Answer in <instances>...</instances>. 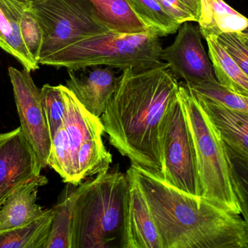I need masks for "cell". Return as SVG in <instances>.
I'll use <instances>...</instances> for the list:
<instances>
[{"label":"cell","instance_id":"obj_1","mask_svg":"<svg viewBox=\"0 0 248 248\" xmlns=\"http://www.w3.org/2000/svg\"><path fill=\"white\" fill-rule=\"evenodd\" d=\"M179 87L166 63L122 71L100 119L110 144L132 164L163 173L162 125Z\"/></svg>","mask_w":248,"mask_h":248},{"label":"cell","instance_id":"obj_2","mask_svg":"<svg viewBox=\"0 0 248 248\" xmlns=\"http://www.w3.org/2000/svg\"><path fill=\"white\" fill-rule=\"evenodd\" d=\"M127 173L147 199L163 248H248V227L240 214L186 193L137 165L131 163Z\"/></svg>","mask_w":248,"mask_h":248},{"label":"cell","instance_id":"obj_3","mask_svg":"<svg viewBox=\"0 0 248 248\" xmlns=\"http://www.w3.org/2000/svg\"><path fill=\"white\" fill-rule=\"evenodd\" d=\"M71 248H126L129 178L105 172L78 185Z\"/></svg>","mask_w":248,"mask_h":248},{"label":"cell","instance_id":"obj_4","mask_svg":"<svg viewBox=\"0 0 248 248\" xmlns=\"http://www.w3.org/2000/svg\"><path fill=\"white\" fill-rule=\"evenodd\" d=\"M159 36L149 30L144 33H120L108 31L90 36L58 51L39 61L61 68L108 66L118 69H146L162 63Z\"/></svg>","mask_w":248,"mask_h":248},{"label":"cell","instance_id":"obj_5","mask_svg":"<svg viewBox=\"0 0 248 248\" xmlns=\"http://www.w3.org/2000/svg\"><path fill=\"white\" fill-rule=\"evenodd\" d=\"M179 94L193 140L201 197L241 214L224 141L185 83L179 84Z\"/></svg>","mask_w":248,"mask_h":248},{"label":"cell","instance_id":"obj_6","mask_svg":"<svg viewBox=\"0 0 248 248\" xmlns=\"http://www.w3.org/2000/svg\"><path fill=\"white\" fill-rule=\"evenodd\" d=\"M31 4L43 32L39 64L73 44L110 31L90 0H44Z\"/></svg>","mask_w":248,"mask_h":248},{"label":"cell","instance_id":"obj_7","mask_svg":"<svg viewBox=\"0 0 248 248\" xmlns=\"http://www.w3.org/2000/svg\"><path fill=\"white\" fill-rule=\"evenodd\" d=\"M59 86L65 104L63 126L69 140L74 174L79 185L78 170L84 175L98 174L110 167L112 155L103 144L105 131L100 118L90 113L66 86Z\"/></svg>","mask_w":248,"mask_h":248},{"label":"cell","instance_id":"obj_8","mask_svg":"<svg viewBox=\"0 0 248 248\" xmlns=\"http://www.w3.org/2000/svg\"><path fill=\"white\" fill-rule=\"evenodd\" d=\"M161 149L162 177L186 193L201 197L195 147L179 94L162 125Z\"/></svg>","mask_w":248,"mask_h":248},{"label":"cell","instance_id":"obj_9","mask_svg":"<svg viewBox=\"0 0 248 248\" xmlns=\"http://www.w3.org/2000/svg\"><path fill=\"white\" fill-rule=\"evenodd\" d=\"M20 128L37 154L42 168L48 166L52 137L42 104L41 89L35 84L31 71L8 68Z\"/></svg>","mask_w":248,"mask_h":248},{"label":"cell","instance_id":"obj_10","mask_svg":"<svg viewBox=\"0 0 248 248\" xmlns=\"http://www.w3.org/2000/svg\"><path fill=\"white\" fill-rule=\"evenodd\" d=\"M202 37L199 26L186 22L179 28L173 43L160 53L175 77L183 79L188 85L218 81Z\"/></svg>","mask_w":248,"mask_h":248},{"label":"cell","instance_id":"obj_11","mask_svg":"<svg viewBox=\"0 0 248 248\" xmlns=\"http://www.w3.org/2000/svg\"><path fill=\"white\" fill-rule=\"evenodd\" d=\"M42 169L20 127L0 134V208L19 186L41 175Z\"/></svg>","mask_w":248,"mask_h":248},{"label":"cell","instance_id":"obj_12","mask_svg":"<svg viewBox=\"0 0 248 248\" xmlns=\"http://www.w3.org/2000/svg\"><path fill=\"white\" fill-rule=\"evenodd\" d=\"M115 69L101 65L68 68L66 87L90 113L100 118L120 79Z\"/></svg>","mask_w":248,"mask_h":248},{"label":"cell","instance_id":"obj_13","mask_svg":"<svg viewBox=\"0 0 248 248\" xmlns=\"http://www.w3.org/2000/svg\"><path fill=\"white\" fill-rule=\"evenodd\" d=\"M129 178L126 248H163L147 199L134 178Z\"/></svg>","mask_w":248,"mask_h":248},{"label":"cell","instance_id":"obj_14","mask_svg":"<svg viewBox=\"0 0 248 248\" xmlns=\"http://www.w3.org/2000/svg\"><path fill=\"white\" fill-rule=\"evenodd\" d=\"M46 176L39 175L19 186L0 208V231L27 225L45 212L36 203L38 190L47 184Z\"/></svg>","mask_w":248,"mask_h":248},{"label":"cell","instance_id":"obj_15","mask_svg":"<svg viewBox=\"0 0 248 248\" xmlns=\"http://www.w3.org/2000/svg\"><path fill=\"white\" fill-rule=\"evenodd\" d=\"M193 94L224 144L248 154V112L233 110L218 102Z\"/></svg>","mask_w":248,"mask_h":248},{"label":"cell","instance_id":"obj_16","mask_svg":"<svg viewBox=\"0 0 248 248\" xmlns=\"http://www.w3.org/2000/svg\"><path fill=\"white\" fill-rule=\"evenodd\" d=\"M24 6V3L16 0H0V48L31 71L39 68V63L29 53L20 33Z\"/></svg>","mask_w":248,"mask_h":248},{"label":"cell","instance_id":"obj_17","mask_svg":"<svg viewBox=\"0 0 248 248\" xmlns=\"http://www.w3.org/2000/svg\"><path fill=\"white\" fill-rule=\"evenodd\" d=\"M198 23L202 36L230 32L248 36V18L224 0H201Z\"/></svg>","mask_w":248,"mask_h":248},{"label":"cell","instance_id":"obj_18","mask_svg":"<svg viewBox=\"0 0 248 248\" xmlns=\"http://www.w3.org/2000/svg\"><path fill=\"white\" fill-rule=\"evenodd\" d=\"M78 193V186L67 183L52 207L53 218L45 248H71L74 205Z\"/></svg>","mask_w":248,"mask_h":248},{"label":"cell","instance_id":"obj_19","mask_svg":"<svg viewBox=\"0 0 248 248\" xmlns=\"http://www.w3.org/2000/svg\"><path fill=\"white\" fill-rule=\"evenodd\" d=\"M216 77L220 84L248 98V77L214 35L204 36Z\"/></svg>","mask_w":248,"mask_h":248},{"label":"cell","instance_id":"obj_20","mask_svg":"<svg viewBox=\"0 0 248 248\" xmlns=\"http://www.w3.org/2000/svg\"><path fill=\"white\" fill-rule=\"evenodd\" d=\"M52 208L27 225L0 231V248H45L52 225Z\"/></svg>","mask_w":248,"mask_h":248},{"label":"cell","instance_id":"obj_21","mask_svg":"<svg viewBox=\"0 0 248 248\" xmlns=\"http://www.w3.org/2000/svg\"><path fill=\"white\" fill-rule=\"evenodd\" d=\"M99 17L110 31L138 33L149 29L136 15L127 0H90Z\"/></svg>","mask_w":248,"mask_h":248},{"label":"cell","instance_id":"obj_22","mask_svg":"<svg viewBox=\"0 0 248 248\" xmlns=\"http://www.w3.org/2000/svg\"><path fill=\"white\" fill-rule=\"evenodd\" d=\"M134 13L149 30L159 36L174 33L181 24L170 16L157 0H127Z\"/></svg>","mask_w":248,"mask_h":248},{"label":"cell","instance_id":"obj_23","mask_svg":"<svg viewBox=\"0 0 248 248\" xmlns=\"http://www.w3.org/2000/svg\"><path fill=\"white\" fill-rule=\"evenodd\" d=\"M224 145L231 170L233 186L241 214L248 227V154L225 144Z\"/></svg>","mask_w":248,"mask_h":248},{"label":"cell","instance_id":"obj_24","mask_svg":"<svg viewBox=\"0 0 248 248\" xmlns=\"http://www.w3.org/2000/svg\"><path fill=\"white\" fill-rule=\"evenodd\" d=\"M48 166L55 170L65 183L78 186L73 167L69 140L63 125L52 138Z\"/></svg>","mask_w":248,"mask_h":248},{"label":"cell","instance_id":"obj_25","mask_svg":"<svg viewBox=\"0 0 248 248\" xmlns=\"http://www.w3.org/2000/svg\"><path fill=\"white\" fill-rule=\"evenodd\" d=\"M186 85L195 94L218 102L233 110L248 112V98L224 87L218 81Z\"/></svg>","mask_w":248,"mask_h":248},{"label":"cell","instance_id":"obj_26","mask_svg":"<svg viewBox=\"0 0 248 248\" xmlns=\"http://www.w3.org/2000/svg\"><path fill=\"white\" fill-rule=\"evenodd\" d=\"M42 107L46 116L51 137L63 125L65 100L59 85L45 84L41 88Z\"/></svg>","mask_w":248,"mask_h":248},{"label":"cell","instance_id":"obj_27","mask_svg":"<svg viewBox=\"0 0 248 248\" xmlns=\"http://www.w3.org/2000/svg\"><path fill=\"white\" fill-rule=\"evenodd\" d=\"M20 21L22 39L32 58L39 63L43 42V32L31 4L24 3Z\"/></svg>","mask_w":248,"mask_h":248},{"label":"cell","instance_id":"obj_28","mask_svg":"<svg viewBox=\"0 0 248 248\" xmlns=\"http://www.w3.org/2000/svg\"><path fill=\"white\" fill-rule=\"evenodd\" d=\"M215 36L248 77V36L234 32Z\"/></svg>","mask_w":248,"mask_h":248},{"label":"cell","instance_id":"obj_29","mask_svg":"<svg viewBox=\"0 0 248 248\" xmlns=\"http://www.w3.org/2000/svg\"><path fill=\"white\" fill-rule=\"evenodd\" d=\"M160 5L181 24L198 22L199 16L185 0H157Z\"/></svg>","mask_w":248,"mask_h":248},{"label":"cell","instance_id":"obj_30","mask_svg":"<svg viewBox=\"0 0 248 248\" xmlns=\"http://www.w3.org/2000/svg\"><path fill=\"white\" fill-rule=\"evenodd\" d=\"M190 7L195 10V13L199 16H201V0H185Z\"/></svg>","mask_w":248,"mask_h":248}]
</instances>
